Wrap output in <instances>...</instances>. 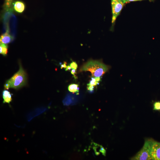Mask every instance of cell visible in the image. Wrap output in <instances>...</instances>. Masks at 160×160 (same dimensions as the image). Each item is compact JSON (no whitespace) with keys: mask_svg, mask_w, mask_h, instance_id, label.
<instances>
[{"mask_svg":"<svg viewBox=\"0 0 160 160\" xmlns=\"http://www.w3.org/2000/svg\"><path fill=\"white\" fill-rule=\"evenodd\" d=\"M109 66L100 60H91L84 64L80 69L81 72L89 71L93 77H101L109 70Z\"/></svg>","mask_w":160,"mask_h":160,"instance_id":"obj_1","label":"cell"},{"mask_svg":"<svg viewBox=\"0 0 160 160\" xmlns=\"http://www.w3.org/2000/svg\"><path fill=\"white\" fill-rule=\"evenodd\" d=\"M26 81V75L22 66L20 65L19 71L11 78L6 82L4 87L7 90L10 88L17 89L25 85Z\"/></svg>","mask_w":160,"mask_h":160,"instance_id":"obj_2","label":"cell"},{"mask_svg":"<svg viewBox=\"0 0 160 160\" xmlns=\"http://www.w3.org/2000/svg\"><path fill=\"white\" fill-rule=\"evenodd\" d=\"M155 141L152 139L146 140L143 147L135 156L131 159L134 160H152L151 152Z\"/></svg>","mask_w":160,"mask_h":160,"instance_id":"obj_3","label":"cell"},{"mask_svg":"<svg viewBox=\"0 0 160 160\" xmlns=\"http://www.w3.org/2000/svg\"><path fill=\"white\" fill-rule=\"evenodd\" d=\"M125 4L122 0H111L112 14V23L113 24Z\"/></svg>","mask_w":160,"mask_h":160,"instance_id":"obj_4","label":"cell"},{"mask_svg":"<svg viewBox=\"0 0 160 160\" xmlns=\"http://www.w3.org/2000/svg\"><path fill=\"white\" fill-rule=\"evenodd\" d=\"M151 155L152 160H160V143L153 142Z\"/></svg>","mask_w":160,"mask_h":160,"instance_id":"obj_5","label":"cell"},{"mask_svg":"<svg viewBox=\"0 0 160 160\" xmlns=\"http://www.w3.org/2000/svg\"><path fill=\"white\" fill-rule=\"evenodd\" d=\"M13 4L14 9L16 12L19 13H22L24 11L25 6L23 2L17 1L13 3Z\"/></svg>","mask_w":160,"mask_h":160,"instance_id":"obj_6","label":"cell"},{"mask_svg":"<svg viewBox=\"0 0 160 160\" xmlns=\"http://www.w3.org/2000/svg\"><path fill=\"white\" fill-rule=\"evenodd\" d=\"M12 38L8 32L2 34L0 38V42L2 44H7L12 41Z\"/></svg>","mask_w":160,"mask_h":160,"instance_id":"obj_7","label":"cell"},{"mask_svg":"<svg viewBox=\"0 0 160 160\" xmlns=\"http://www.w3.org/2000/svg\"><path fill=\"white\" fill-rule=\"evenodd\" d=\"M3 103H9L12 100L11 95L10 93L7 90H4L3 92Z\"/></svg>","mask_w":160,"mask_h":160,"instance_id":"obj_8","label":"cell"},{"mask_svg":"<svg viewBox=\"0 0 160 160\" xmlns=\"http://www.w3.org/2000/svg\"><path fill=\"white\" fill-rule=\"evenodd\" d=\"M68 89L69 91L73 93H76L77 95L79 94V85L77 84H71L69 86Z\"/></svg>","mask_w":160,"mask_h":160,"instance_id":"obj_9","label":"cell"},{"mask_svg":"<svg viewBox=\"0 0 160 160\" xmlns=\"http://www.w3.org/2000/svg\"><path fill=\"white\" fill-rule=\"evenodd\" d=\"M8 46L7 44L1 43L0 44V53L4 56L7 55L8 53Z\"/></svg>","mask_w":160,"mask_h":160,"instance_id":"obj_10","label":"cell"},{"mask_svg":"<svg viewBox=\"0 0 160 160\" xmlns=\"http://www.w3.org/2000/svg\"><path fill=\"white\" fill-rule=\"evenodd\" d=\"M13 0H5L4 5V9L8 10H11Z\"/></svg>","mask_w":160,"mask_h":160,"instance_id":"obj_11","label":"cell"},{"mask_svg":"<svg viewBox=\"0 0 160 160\" xmlns=\"http://www.w3.org/2000/svg\"><path fill=\"white\" fill-rule=\"evenodd\" d=\"M89 83L87 84V86H96L97 85H99V82L97 81L96 77H92Z\"/></svg>","mask_w":160,"mask_h":160,"instance_id":"obj_12","label":"cell"},{"mask_svg":"<svg viewBox=\"0 0 160 160\" xmlns=\"http://www.w3.org/2000/svg\"><path fill=\"white\" fill-rule=\"evenodd\" d=\"M153 110L156 111H160V101H156L153 104Z\"/></svg>","mask_w":160,"mask_h":160,"instance_id":"obj_13","label":"cell"},{"mask_svg":"<svg viewBox=\"0 0 160 160\" xmlns=\"http://www.w3.org/2000/svg\"><path fill=\"white\" fill-rule=\"evenodd\" d=\"M70 66L72 69L77 70L78 67V66L76 62L72 61L70 64Z\"/></svg>","mask_w":160,"mask_h":160,"instance_id":"obj_14","label":"cell"},{"mask_svg":"<svg viewBox=\"0 0 160 160\" xmlns=\"http://www.w3.org/2000/svg\"><path fill=\"white\" fill-rule=\"evenodd\" d=\"M122 1L125 4H126L128 3H130L131 2H136L138 1H141L144 0H122ZM150 2H153L154 1V0H149Z\"/></svg>","mask_w":160,"mask_h":160,"instance_id":"obj_15","label":"cell"},{"mask_svg":"<svg viewBox=\"0 0 160 160\" xmlns=\"http://www.w3.org/2000/svg\"><path fill=\"white\" fill-rule=\"evenodd\" d=\"M99 152L101 153L104 156H106V151L102 146H100V149L99 150Z\"/></svg>","mask_w":160,"mask_h":160,"instance_id":"obj_16","label":"cell"},{"mask_svg":"<svg viewBox=\"0 0 160 160\" xmlns=\"http://www.w3.org/2000/svg\"><path fill=\"white\" fill-rule=\"evenodd\" d=\"M76 71L77 70H74V69H72L71 71V73L73 75V77L75 78V79L77 78V77L76 76Z\"/></svg>","mask_w":160,"mask_h":160,"instance_id":"obj_17","label":"cell"},{"mask_svg":"<svg viewBox=\"0 0 160 160\" xmlns=\"http://www.w3.org/2000/svg\"><path fill=\"white\" fill-rule=\"evenodd\" d=\"M87 89L90 92H94V87L90 86H87Z\"/></svg>","mask_w":160,"mask_h":160,"instance_id":"obj_18","label":"cell"},{"mask_svg":"<svg viewBox=\"0 0 160 160\" xmlns=\"http://www.w3.org/2000/svg\"><path fill=\"white\" fill-rule=\"evenodd\" d=\"M66 64L67 63L66 62H64V64H62L61 65L60 68L61 69L63 68H66L67 67Z\"/></svg>","mask_w":160,"mask_h":160,"instance_id":"obj_19","label":"cell"},{"mask_svg":"<svg viewBox=\"0 0 160 160\" xmlns=\"http://www.w3.org/2000/svg\"><path fill=\"white\" fill-rule=\"evenodd\" d=\"M72 68L70 66H67L66 68L65 69L66 71H67L69 70H71Z\"/></svg>","mask_w":160,"mask_h":160,"instance_id":"obj_20","label":"cell"}]
</instances>
